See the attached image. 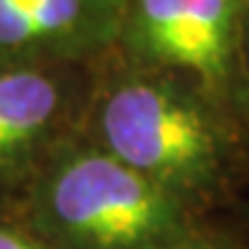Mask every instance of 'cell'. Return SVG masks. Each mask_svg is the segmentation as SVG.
Returning <instances> with one entry per match:
<instances>
[{
    "label": "cell",
    "mask_w": 249,
    "mask_h": 249,
    "mask_svg": "<svg viewBox=\"0 0 249 249\" xmlns=\"http://www.w3.org/2000/svg\"><path fill=\"white\" fill-rule=\"evenodd\" d=\"M107 61V59H105ZM102 64H0V196L82 135Z\"/></svg>",
    "instance_id": "277c9868"
},
{
    "label": "cell",
    "mask_w": 249,
    "mask_h": 249,
    "mask_svg": "<svg viewBox=\"0 0 249 249\" xmlns=\"http://www.w3.org/2000/svg\"><path fill=\"white\" fill-rule=\"evenodd\" d=\"M242 219H244V234H247V239H249V203L244 206V213H242Z\"/></svg>",
    "instance_id": "9c48e42d"
},
{
    "label": "cell",
    "mask_w": 249,
    "mask_h": 249,
    "mask_svg": "<svg viewBox=\"0 0 249 249\" xmlns=\"http://www.w3.org/2000/svg\"><path fill=\"white\" fill-rule=\"evenodd\" d=\"M13 219L49 249H171L209 224L84 135L38 168L16 196Z\"/></svg>",
    "instance_id": "7a4b0ae2"
},
{
    "label": "cell",
    "mask_w": 249,
    "mask_h": 249,
    "mask_svg": "<svg viewBox=\"0 0 249 249\" xmlns=\"http://www.w3.org/2000/svg\"><path fill=\"white\" fill-rule=\"evenodd\" d=\"M124 0H0V64H102Z\"/></svg>",
    "instance_id": "5b68a950"
},
{
    "label": "cell",
    "mask_w": 249,
    "mask_h": 249,
    "mask_svg": "<svg viewBox=\"0 0 249 249\" xmlns=\"http://www.w3.org/2000/svg\"><path fill=\"white\" fill-rule=\"evenodd\" d=\"M84 138L211 216L249 180V130L196 79L102 61Z\"/></svg>",
    "instance_id": "6da1fadb"
},
{
    "label": "cell",
    "mask_w": 249,
    "mask_h": 249,
    "mask_svg": "<svg viewBox=\"0 0 249 249\" xmlns=\"http://www.w3.org/2000/svg\"><path fill=\"white\" fill-rule=\"evenodd\" d=\"M247 16L249 0H124L112 59L191 76L231 105Z\"/></svg>",
    "instance_id": "3957f363"
},
{
    "label": "cell",
    "mask_w": 249,
    "mask_h": 249,
    "mask_svg": "<svg viewBox=\"0 0 249 249\" xmlns=\"http://www.w3.org/2000/svg\"><path fill=\"white\" fill-rule=\"evenodd\" d=\"M171 249H249V239L244 231L221 229V226H213L209 221L194 236H188Z\"/></svg>",
    "instance_id": "8992f818"
},
{
    "label": "cell",
    "mask_w": 249,
    "mask_h": 249,
    "mask_svg": "<svg viewBox=\"0 0 249 249\" xmlns=\"http://www.w3.org/2000/svg\"><path fill=\"white\" fill-rule=\"evenodd\" d=\"M0 249H49L16 219H0Z\"/></svg>",
    "instance_id": "ba28073f"
},
{
    "label": "cell",
    "mask_w": 249,
    "mask_h": 249,
    "mask_svg": "<svg viewBox=\"0 0 249 249\" xmlns=\"http://www.w3.org/2000/svg\"><path fill=\"white\" fill-rule=\"evenodd\" d=\"M231 107H234V112L239 115V120L247 124V130H249V16H247V23H244V33H242L239 76H236Z\"/></svg>",
    "instance_id": "52a82bcc"
}]
</instances>
